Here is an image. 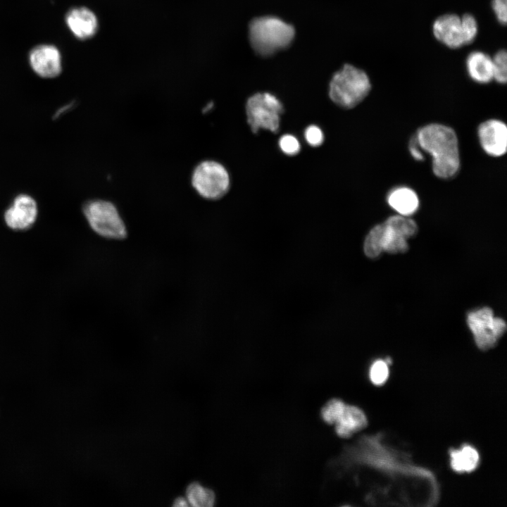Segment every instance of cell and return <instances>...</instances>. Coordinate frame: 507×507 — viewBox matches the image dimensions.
I'll return each mask as SVG.
<instances>
[{
  "label": "cell",
  "mask_w": 507,
  "mask_h": 507,
  "mask_svg": "<svg viewBox=\"0 0 507 507\" xmlns=\"http://www.w3.org/2000/svg\"><path fill=\"white\" fill-rule=\"evenodd\" d=\"M38 215V206L29 194L17 195L4 213L6 225L14 230H25L32 227Z\"/></svg>",
  "instance_id": "obj_8"
},
{
  "label": "cell",
  "mask_w": 507,
  "mask_h": 507,
  "mask_svg": "<svg viewBox=\"0 0 507 507\" xmlns=\"http://www.w3.org/2000/svg\"><path fill=\"white\" fill-rule=\"evenodd\" d=\"M369 376L374 384H383L389 377V368L387 362L382 360L375 361L370 367Z\"/></svg>",
  "instance_id": "obj_23"
},
{
  "label": "cell",
  "mask_w": 507,
  "mask_h": 507,
  "mask_svg": "<svg viewBox=\"0 0 507 507\" xmlns=\"http://www.w3.org/2000/svg\"><path fill=\"white\" fill-rule=\"evenodd\" d=\"M305 138L306 142L312 146H320L324 140L322 130L318 126L309 125L305 130Z\"/></svg>",
  "instance_id": "obj_26"
},
{
  "label": "cell",
  "mask_w": 507,
  "mask_h": 507,
  "mask_svg": "<svg viewBox=\"0 0 507 507\" xmlns=\"http://www.w3.org/2000/svg\"><path fill=\"white\" fill-rule=\"evenodd\" d=\"M295 30L292 25L274 16L253 19L249 25V38L254 51L267 57L287 48L293 42Z\"/></svg>",
  "instance_id": "obj_2"
},
{
  "label": "cell",
  "mask_w": 507,
  "mask_h": 507,
  "mask_svg": "<svg viewBox=\"0 0 507 507\" xmlns=\"http://www.w3.org/2000/svg\"><path fill=\"white\" fill-rule=\"evenodd\" d=\"M284 107L272 94L256 93L250 96L246 104L247 123L254 133L260 129L277 133L280 129V115Z\"/></svg>",
  "instance_id": "obj_6"
},
{
  "label": "cell",
  "mask_w": 507,
  "mask_h": 507,
  "mask_svg": "<svg viewBox=\"0 0 507 507\" xmlns=\"http://www.w3.org/2000/svg\"><path fill=\"white\" fill-rule=\"evenodd\" d=\"M367 418L358 407L346 404L335 422V432L338 436L346 438L367 425Z\"/></svg>",
  "instance_id": "obj_13"
},
{
  "label": "cell",
  "mask_w": 507,
  "mask_h": 507,
  "mask_svg": "<svg viewBox=\"0 0 507 507\" xmlns=\"http://www.w3.org/2000/svg\"><path fill=\"white\" fill-rule=\"evenodd\" d=\"M345 406L346 403L340 399H330L321 409L323 420L328 424H334Z\"/></svg>",
  "instance_id": "obj_21"
},
{
  "label": "cell",
  "mask_w": 507,
  "mask_h": 507,
  "mask_svg": "<svg viewBox=\"0 0 507 507\" xmlns=\"http://www.w3.org/2000/svg\"><path fill=\"white\" fill-rule=\"evenodd\" d=\"M468 324L476 344L482 350L494 347L506 330L505 321L494 317L492 310L488 307L470 313Z\"/></svg>",
  "instance_id": "obj_7"
},
{
  "label": "cell",
  "mask_w": 507,
  "mask_h": 507,
  "mask_svg": "<svg viewBox=\"0 0 507 507\" xmlns=\"http://www.w3.org/2000/svg\"><path fill=\"white\" fill-rule=\"evenodd\" d=\"M28 58L31 68L41 77L54 78L62 71L61 54L54 45L41 44L34 47Z\"/></svg>",
  "instance_id": "obj_9"
},
{
  "label": "cell",
  "mask_w": 507,
  "mask_h": 507,
  "mask_svg": "<svg viewBox=\"0 0 507 507\" xmlns=\"http://www.w3.org/2000/svg\"><path fill=\"white\" fill-rule=\"evenodd\" d=\"M84 216L92 231L108 240H123L127 235L126 224L117 206L104 199H92L84 204Z\"/></svg>",
  "instance_id": "obj_4"
},
{
  "label": "cell",
  "mask_w": 507,
  "mask_h": 507,
  "mask_svg": "<svg viewBox=\"0 0 507 507\" xmlns=\"http://www.w3.org/2000/svg\"><path fill=\"white\" fill-rule=\"evenodd\" d=\"M451 466L458 472L473 471L479 464L480 456L477 451L470 445H464L459 449L450 451Z\"/></svg>",
  "instance_id": "obj_16"
},
{
  "label": "cell",
  "mask_w": 507,
  "mask_h": 507,
  "mask_svg": "<svg viewBox=\"0 0 507 507\" xmlns=\"http://www.w3.org/2000/svg\"><path fill=\"white\" fill-rule=\"evenodd\" d=\"M189 505V504L187 499L184 498V497H181V496L175 499L174 500V502L173 504V506H176V507H177V506L183 507V506H187Z\"/></svg>",
  "instance_id": "obj_29"
},
{
  "label": "cell",
  "mask_w": 507,
  "mask_h": 507,
  "mask_svg": "<svg viewBox=\"0 0 507 507\" xmlns=\"http://www.w3.org/2000/svg\"><path fill=\"white\" fill-rule=\"evenodd\" d=\"M470 77L478 83L485 84L494 80L492 58L482 51H473L466 59Z\"/></svg>",
  "instance_id": "obj_14"
},
{
  "label": "cell",
  "mask_w": 507,
  "mask_h": 507,
  "mask_svg": "<svg viewBox=\"0 0 507 507\" xmlns=\"http://www.w3.org/2000/svg\"><path fill=\"white\" fill-rule=\"evenodd\" d=\"M384 223L375 225L368 234L364 242L365 254L371 258H377L383 251Z\"/></svg>",
  "instance_id": "obj_18"
},
{
  "label": "cell",
  "mask_w": 507,
  "mask_h": 507,
  "mask_svg": "<svg viewBox=\"0 0 507 507\" xmlns=\"http://www.w3.org/2000/svg\"><path fill=\"white\" fill-rule=\"evenodd\" d=\"M371 84L363 70L345 64L332 77L329 96L337 106L351 108L359 104L368 94Z\"/></svg>",
  "instance_id": "obj_3"
},
{
  "label": "cell",
  "mask_w": 507,
  "mask_h": 507,
  "mask_svg": "<svg viewBox=\"0 0 507 507\" xmlns=\"http://www.w3.org/2000/svg\"><path fill=\"white\" fill-rule=\"evenodd\" d=\"M192 185L196 193L208 200L222 198L228 192L230 180L227 170L220 163L206 160L196 165L192 173Z\"/></svg>",
  "instance_id": "obj_5"
},
{
  "label": "cell",
  "mask_w": 507,
  "mask_h": 507,
  "mask_svg": "<svg viewBox=\"0 0 507 507\" xmlns=\"http://www.w3.org/2000/svg\"><path fill=\"white\" fill-rule=\"evenodd\" d=\"M465 45L472 43L477 34V24L473 15L466 13L461 18Z\"/></svg>",
  "instance_id": "obj_24"
},
{
  "label": "cell",
  "mask_w": 507,
  "mask_h": 507,
  "mask_svg": "<svg viewBox=\"0 0 507 507\" xmlns=\"http://www.w3.org/2000/svg\"><path fill=\"white\" fill-rule=\"evenodd\" d=\"M409 151L412 157L416 161H423L424 159L423 154L419 146L416 136L414 135L409 142Z\"/></svg>",
  "instance_id": "obj_28"
},
{
  "label": "cell",
  "mask_w": 507,
  "mask_h": 507,
  "mask_svg": "<svg viewBox=\"0 0 507 507\" xmlns=\"http://www.w3.org/2000/svg\"><path fill=\"white\" fill-rule=\"evenodd\" d=\"M279 146L281 150L286 154L294 156L300 151V144L298 139L293 135L284 134L279 140Z\"/></svg>",
  "instance_id": "obj_25"
},
{
  "label": "cell",
  "mask_w": 507,
  "mask_h": 507,
  "mask_svg": "<svg viewBox=\"0 0 507 507\" xmlns=\"http://www.w3.org/2000/svg\"><path fill=\"white\" fill-rule=\"evenodd\" d=\"M388 204L399 215L408 216L414 213L419 206L417 194L406 187H397L387 196Z\"/></svg>",
  "instance_id": "obj_15"
},
{
  "label": "cell",
  "mask_w": 507,
  "mask_h": 507,
  "mask_svg": "<svg viewBox=\"0 0 507 507\" xmlns=\"http://www.w3.org/2000/svg\"><path fill=\"white\" fill-rule=\"evenodd\" d=\"M478 137L484 151L489 156L499 157L506 152L507 127L496 119L488 120L478 127Z\"/></svg>",
  "instance_id": "obj_10"
},
{
  "label": "cell",
  "mask_w": 507,
  "mask_h": 507,
  "mask_svg": "<svg viewBox=\"0 0 507 507\" xmlns=\"http://www.w3.org/2000/svg\"><path fill=\"white\" fill-rule=\"evenodd\" d=\"M384 223L395 232L406 239L414 236L418 231L415 222L405 215L391 216Z\"/></svg>",
  "instance_id": "obj_19"
},
{
  "label": "cell",
  "mask_w": 507,
  "mask_h": 507,
  "mask_svg": "<svg viewBox=\"0 0 507 507\" xmlns=\"http://www.w3.org/2000/svg\"><path fill=\"white\" fill-rule=\"evenodd\" d=\"M433 33L437 40L451 49L465 45L461 18L456 14H445L433 23Z\"/></svg>",
  "instance_id": "obj_11"
},
{
  "label": "cell",
  "mask_w": 507,
  "mask_h": 507,
  "mask_svg": "<svg viewBox=\"0 0 507 507\" xmlns=\"http://www.w3.org/2000/svg\"><path fill=\"white\" fill-rule=\"evenodd\" d=\"M420 148L432 158L434 174L442 179L455 176L460 168L458 142L455 131L446 125L432 123L415 134Z\"/></svg>",
  "instance_id": "obj_1"
},
{
  "label": "cell",
  "mask_w": 507,
  "mask_h": 507,
  "mask_svg": "<svg viewBox=\"0 0 507 507\" xmlns=\"http://www.w3.org/2000/svg\"><path fill=\"white\" fill-rule=\"evenodd\" d=\"M507 54L506 50H499L492 58L494 80L501 84L507 80Z\"/></svg>",
  "instance_id": "obj_22"
},
{
  "label": "cell",
  "mask_w": 507,
  "mask_h": 507,
  "mask_svg": "<svg viewBox=\"0 0 507 507\" xmlns=\"http://www.w3.org/2000/svg\"><path fill=\"white\" fill-rule=\"evenodd\" d=\"M507 0H492V8L498 21L501 25H506L507 21Z\"/></svg>",
  "instance_id": "obj_27"
},
{
  "label": "cell",
  "mask_w": 507,
  "mask_h": 507,
  "mask_svg": "<svg viewBox=\"0 0 507 507\" xmlns=\"http://www.w3.org/2000/svg\"><path fill=\"white\" fill-rule=\"evenodd\" d=\"M186 499L194 507H211L215 503V494L198 482L191 483L186 490Z\"/></svg>",
  "instance_id": "obj_17"
},
{
  "label": "cell",
  "mask_w": 507,
  "mask_h": 507,
  "mask_svg": "<svg viewBox=\"0 0 507 507\" xmlns=\"http://www.w3.org/2000/svg\"><path fill=\"white\" fill-rule=\"evenodd\" d=\"M65 23L73 35L82 40L92 37L98 29L96 15L86 7L70 9L65 15Z\"/></svg>",
  "instance_id": "obj_12"
},
{
  "label": "cell",
  "mask_w": 507,
  "mask_h": 507,
  "mask_svg": "<svg viewBox=\"0 0 507 507\" xmlns=\"http://www.w3.org/2000/svg\"><path fill=\"white\" fill-rule=\"evenodd\" d=\"M383 251L389 254L404 253L408 249L406 239L395 232L385 223Z\"/></svg>",
  "instance_id": "obj_20"
}]
</instances>
